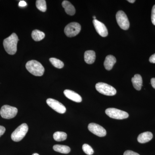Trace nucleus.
<instances>
[{
	"label": "nucleus",
	"instance_id": "nucleus-1",
	"mask_svg": "<svg viewBox=\"0 0 155 155\" xmlns=\"http://www.w3.org/2000/svg\"><path fill=\"white\" fill-rule=\"evenodd\" d=\"M19 41L16 34L13 33L3 41V45L5 50L10 55H14L17 51V45Z\"/></svg>",
	"mask_w": 155,
	"mask_h": 155
},
{
	"label": "nucleus",
	"instance_id": "nucleus-2",
	"mask_svg": "<svg viewBox=\"0 0 155 155\" xmlns=\"http://www.w3.org/2000/svg\"><path fill=\"white\" fill-rule=\"evenodd\" d=\"M26 69L35 76H41L45 72V68L38 61L31 60L28 61L26 64Z\"/></svg>",
	"mask_w": 155,
	"mask_h": 155
},
{
	"label": "nucleus",
	"instance_id": "nucleus-3",
	"mask_svg": "<svg viewBox=\"0 0 155 155\" xmlns=\"http://www.w3.org/2000/svg\"><path fill=\"white\" fill-rule=\"evenodd\" d=\"M28 127L25 123H23L19 125L11 134L12 140L15 142H19L24 138L28 132Z\"/></svg>",
	"mask_w": 155,
	"mask_h": 155
},
{
	"label": "nucleus",
	"instance_id": "nucleus-4",
	"mask_svg": "<svg viewBox=\"0 0 155 155\" xmlns=\"http://www.w3.org/2000/svg\"><path fill=\"white\" fill-rule=\"evenodd\" d=\"M95 87L99 92L105 95L114 96L116 93V89L114 87L103 82L97 83Z\"/></svg>",
	"mask_w": 155,
	"mask_h": 155
},
{
	"label": "nucleus",
	"instance_id": "nucleus-5",
	"mask_svg": "<svg viewBox=\"0 0 155 155\" xmlns=\"http://www.w3.org/2000/svg\"><path fill=\"white\" fill-rule=\"evenodd\" d=\"M105 113L108 116L114 119H125L129 116L127 112L114 108H108L106 110Z\"/></svg>",
	"mask_w": 155,
	"mask_h": 155
},
{
	"label": "nucleus",
	"instance_id": "nucleus-6",
	"mask_svg": "<svg viewBox=\"0 0 155 155\" xmlns=\"http://www.w3.org/2000/svg\"><path fill=\"white\" fill-rule=\"evenodd\" d=\"M18 110L15 107L9 105H4L0 110L1 116L4 119H11L16 116Z\"/></svg>",
	"mask_w": 155,
	"mask_h": 155
},
{
	"label": "nucleus",
	"instance_id": "nucleus-7",
	"mask_svg": "<svg viewBox=\"0 0 155 155\" xmlns=\"http://www.w3.org/2000/svg\"><path fill=\"white\" fill-rule=\"evenodd\" d=\"M81 26L76 22H71L65 27L64 32L68 37H72L77 35L80 32Z\"/></svg>",
	"mask_w": 155,
	"mask_h": 155
},
{
	"label": "nucleus",
	"instance_id": "nucleus-8",
	"mask_svg": "<svg viewBox=\"0 0 155 155\" xmlns=\"http://www.w3.org/2000/svg\"><path fill=\"white\" fill-rule=\"evenodd\" d=\"M116 19L119 27L123 30H127L129 28L130 23L127 15L123 11H119L116 13Z\"/></svg>",
	"mask_w": 155,
	"mask_h": 155
},
{
	"label": "nucleus",
	"instance_id": "nucleus-9",
	"mask_svg": "<svg viewBox=\"0 0 155 155\" xmlns=\"http://www.w3.org/2000/svg\"><path fill=\"white\" fill-rule=\"evenodd\" d=\"M46 102L48 105L59 114H64L66 112L65 106L57 100L49 98L47 100Z\"/></svg>",
	"mask_w": 155,
	"mask_h": 155
},
{
	"label": "nucleus",
	"instance_id": "nucleus-10",
	"mask_svg": "<svg viewBox=\"0 0 155 155\" xmlns=\"http://www.w3.org/2000/svg\"><path fill=\"white\" fill-rule=\"evenodd\" d=\"M89 130L91 133L100 137L105 136L107 131L103 127L94 123H91L88 126Z\"/></svg>",
	"mask_w": 155,
	"mask_h": 155
},
{
	"label": "nucleus",
	"instance_id": "nucleus-11",
	"mask_svg": "<svg viewBox=\"0 0 155 155\" xmlns=\"http://www.w3.org/2000/svg\"><path fill=\"white\" fill-rule=\"evenodd\" d=\"M96 30L101 36L105 37L108 35V30L105 25L96 19L93 21Z\"/></svg>",
	"mask_w": 155,
	"mask_h": 155
},
{
	"label": "nucleus",
	"instance_id": "nucleus-12",
	"mask_svg": "<svg viewBox=\"0 0 155 155\" xmlns=\"http://www.w3.org/2000/svg\"><path fill=\"white\" fill-rule=\"evenodd\" d=\"M64 94L68 99L75 102L80 103L82 101V98L79 94L70 90L64 91Z\"/></svg>",
	"mask_w": 155,
	"mask_h": 155
},
{
	"label": "nucleus",
	"instance_id": "nucleus-13",
	"mask_svg": "<svg viewBox=\"0 0 155 155\" xmlns=\"http://www.w3.org/2000/svg\"><path fill=\"white\" fill-rule=\"evenodd\" d=\"M153 137V134L149 131H147L140 134L137 137V141L140 143H146L151 140Z\"/></svg>",
	"mask_w": 155,
	"mask_h": 155
},
{
	"label": "nucleus",
	"instance_id": "nucleus-14",
	"mask_svg": "<svg viewBox=\"0 0 155 155\" xmlns=\"http://www.w3.org/2000/svg\"><path fill=\"white\" fill-rule=\"evenodd\" d=\"M116 62V60L115 57L110 55L106 57L105 60L104 62V66L105 69L109 71L112 69Z\"/></svg>",
	"mask_w": 155,
	"mask_h": 155
},
{
	"label": "nucleus",
	"instance_id": "nucleus-15",
	"mask_svg": "<svg viewBox=\"0 0 155 155\" xmlns=\"http://www.w3.org/2000/svg\"><path fill=\"white\" fill-rule=\"evenodd\" d=\"M132 84L134 88L137 91L141 90L142 86L143 80L141 75L136 74L131 79Z\"/></svg>",
	"mask_w": 155,
	"mask_h": 155
},
{
	"label": "nucleus",
	"instance_id": "nucleus-16",
	"mask_svg": "<svg viewBox=\"0 0 155 155\" xmlns=\"http://www.w3.org/2000/svg\"><path fill=\"white\" fill-rule=\"evenodd\" d=\"M62 5L65 9V12L70 16H73L75 13V7L72 5L69 1H64L62 2Z\"/></svg>",
	"mask_w": 155,
	"mask_h": 155
},
{
	"label": "nucleus",
	"instance_id": "nucleus-17",
	"mask_svg": "<svg viewBox=\"0 0 155 155\" xmlns=\"http://www.w3.org/2000/svg\"><path fill=\"white\" fill-rule=\"evenodd\" d=\"M84 61L87 64H91L94 63L96 59L95 52L93 51H87L84 54Z\"/></svg>",
	"mask_w": 155,
	"mask_h": 155
},
{
	"label": "nucleus",
	"instance_id": "nucleus-18",
	"mask_svg": "<svg viewBox=\"0 0 155 155\" xmlns=\"http://www.w3.org/2000/svg\"><path fill=\"white\" fill-rule=\"evenodd\" d=\"M53 149L56 152L64 154L69 153L71 150L69 147L63 145H55L53 147Z\"/></svg>",
	"mask_w": 155,
	"mask_h": 155
},
{
	"label": "nucleus",
	"instance_id": "nucleus-19",
	"mask_svg": "<svg viewBox=\"0 0 155 155\" xmlns=\"http://www.w3.org/2000/svg\"><path fill=\"white\" fill-rule=\"evenodd\" d=\"M31 37L34 40L38 41L42 40L45 37V34L42 31L37 29L32 31L31 33Z\"/></svg>",
	"mask_w": 155,
	"mask_h": 155
},
{
	"label": "nucleus",
	"instance_id": "nucleus-20",
	"mask_svg": "<svg viewBox=\"0 0 155 155\" xmlns=\"http://www.w3.org/2000/svg\"><path fill=\"white\" fill-rule=\"evenodd\" d=\"M67 134L64 132L57 131L53 135L54 139L57 141H62L66 140L67 138Z\"/></svg>",
	"mask_w": 155,
	"mask_h": 155
},
{
	"label": "nucleus",
	"instance_id": "nucleus-21",
	"mask_svg": "<svg viewBox=\"0 0 155 155\" xmlns=\"http://www.w3.org/2000/svg\"><path fill=\"white\" fill-rule=\"evenodd\" d=\"M49 61L53 66L58 69H61L64 67V64L62 61L55 58H51Z\"/></svg>",
	"mask_w": 155,
	"mask_h": 155
},
{
	"label": "nucleus",
	"instance_id": "nucleus-22",
	"mask_svg": "<svg viewBox=\"0 0 155 155\" xmlns=\"http://www.w3.org/2000/svg\"><path fill=\"white\" fill-rule=\"evenodd\" d=\"M36 6L37 8L42 12L46 11V2L45 0H38L36 2Z\"/></svg>",
	"mask_w": 155,
	"mask_h": 155
},
{
	"label": "nucleus",
	"instance_id": "nucleus-23",
	"mask_svg": "<svg viewBox=\"0 0 155 155\" xmlns=\"http://www.w3.org/2000/svg\"><path fill=\"white\" fill-rule=\"evenodd\" d=\"M82 150L86 154L88 155H91L94 153V150L89 145L86 144H84L82 146Z\"/></svg>",
	"mask_w": 155,
	"mask_h": 155
},
{
	"label": "nucleus",
	"instance_id": "nucleus-24",
	"mask_svg": "<svg viewBox=\"0 0 155 155\" xmlns=\"http://www.w3.org/2000/svg\"><path fill=\"white\" fill-rule=\"evenodd\" d=\"M151 21L153 24L155 25V5L153 6L152 10Z\"/></svg>",
	"mask_w": 155,
	"mask_h": 155
},
{
	"label": "nucleus",
	"instance_id": "nucleus-25",
	"mask_svg": "<svg viewBox=\"0 0 155 155\" xmlns=\"http://www.w3.org/2000/svg\"><path fill=\"white\" fill-rule=\"evenodd\" d=\"M123 155H140L139 154L137 153L134 152L133 151L131 150H126L125 153H124Z\"/></svg>",
	"mask_w": 155,
	"mask_h": 155
},
{
	"label": "nucleus",
	"instance_id": "nucleus-26",
	"mask_svg": "<svg viewBox=\"0 0 155 155\" xmlns=\"http://www.w3.org/2000/svg\"><path fill=\"white\" fill-rule=\"evenodd\" d=\"M5 128L4 126L0 125V137L4 134L5 132Z\"/></svg>",
	"mask_w": 155,
	"mask_h": 155
},
{
	"label": "nucleus",
	"instance_id": "nucleus-27",
	"mask_svg": "<svg viewBox=\"0 0 155 155\" xmlns=\"http://www.w3.org/2000/svg\"><path fill=\"white\" fill-rule=\"evenodd\" d=\"M149 61L150 63L155 64V54L150 57Z\"/></svg>",
	"mask_w": 155,
	"mask_h": 155
},
{
	"label": "nucleus",
	"instance_id": "nucleus-28",
	"mask_svg": "<svg viewBox=\"0 0 155 155\" xmlns=\"http://www.w3.org/2000/svg\"><path fill=\"white\" fill-rule=\"evenodd\" d=\"M27 4L25 2V1H20L19 3V7H24L26 6Z\"/></svg>",
	"mask_w": 155,
	"mask_h": 155
},
{
	"label": "nucleus",
	"instance_id": "nucleus-29",
	"mask_svg": "<svg viewBox=\"0 0 155 155\" xmlns=\"http://www.w3.org/2000/svg\"><path fill=\"white\" fill-rule=\"evenodd\" d=\"M151 84L152 86L155 89V78H152L151 79Z\"/></svg>",
	"mask_w": 155,
	"mask_h": 155
},
{
	"label": "nucleus",
	"instance_id": "nucleus-30",
	"mask_svg": "<svg viewBox=\"0 0 155 155\" xmlns=\"http://www.w3.org/2000/svg\"><path fill=\"white\" fill-rule=\"evenodd\" d=\"M127 2H129L130 3H134L135 2V0H128Z\"/></svg>",
	"mask_w": 155,
	"mask_h": 155
},
{
	"label": "nucleus",
	"instance_id": "nucleus-31",
	"mask_svg": "<svg viewBox=\"0 0 155 155\" xmlns=\"http://www.w3.org/2000/svg\"><path fill=\"white\" fill-rule=\"evenodd\" d=\"M32 155H39L38 154L36 153H34Z\"/></svg>",
	"mask_w": 155,
	"mask_h": 155
},
{
	"label": "nucleus",
	"instance_id": "nucleus-32",
	"mask_svg": "<svg viewBox=\"0 0 155 155\" xmlns=\"http://www.w3.org/2000/svg\"><path fill=\"white\" fill-rule=\"evenodd\" d=\"M93 18H94V19H96V17L95 16H93Z\"/></svg>",
	"mask_w": 155,
	"mask_h": 155
}]
</instances>
